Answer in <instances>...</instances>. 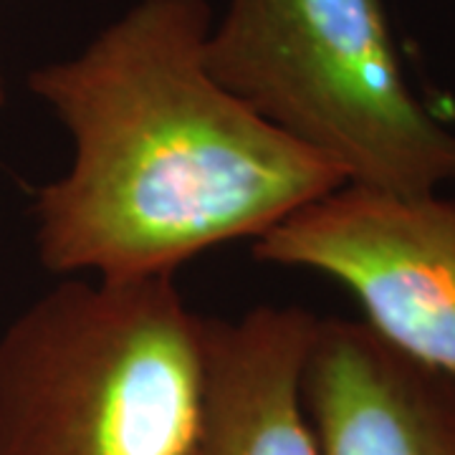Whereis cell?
<instances>
[{
  "instance_id": "obj_4",
  "label": "cell",
  "mask_w": 455,
  "mask_h": 455,
  "mask_svg": "<svg viewBox=\"0 0 455 455\" xmlns=\"http://www.w3.org/2000/svg\"><path fill=\"white\" fill-rule=\"evenodd\" d=\"M253 256L339 281L387 344L455 374L453 197L347 182L256 238Z\"/></svg>"
},
{
  "instance_id": "obj_3",
  "label": "cell",
  "mask_w": 455,
  "mask_h": 455,
  "mask_svg": "<svg viewBox=\"0 0 455 455\" xmlns=\"http://www.w3.org/2000/svg\"><path fill=\"white\" fill-rule=\"evenodd\" d=\"M205 66L349 185L420 196L455 180V134L412 94L382 0H228Z\"/></svg>"
},
{
  "instance_id": "obj_5",
  "label": "cell",
  "mask_w": 455,
  "mask_h": 455,
  "mask_svg": "<svg viewBox=\"0 0 455 455\" xmlns=\"http://www.w3.org/2000/svg\"><path fill=\"white\" fill-rule=\"evenodd\" d=\"M301 400L319 455H455V374L352 319H316Z\"/></svg>"
},
{
  "instance_id": "obj_2",
  "label": "cell",
  "mask_w": 455,
  "mask_h": 455,
  "mask_svg": "<svg viewBox=\"0 0 455 455\" xmlns=\"http://www.w3.org/2000/svg\"><path fill=\"white\" fill-rule=\"evenodd\" d=\"M203 390L172 274L64 281L0 334V455H193Z\"/></svg>"
},
{
  "instance_id": "obj_7",
  "label": "cell",
  "mask_w": 455,
  "mask_h": 455,
  "mask_svg": "<svg viewBox=\"0 0 455 455\" xmlns=\"http://www.w3.org/2000/svg\"><path fill=\"white\" fill-rule=\"evenodd\" d=\"M3 97H5V94H3V82H0V104H3Z\"/></svg>"
},
{
  "instance_id": "obj_1",
  "label": "cell",
  "mask_w": 455,
  "mask_h": 455,
  "mask_svg": "<svg viewBox=\"0 0 455 455\" xmlns=\"http://www.w3.org/2000/svg\"><path fill=\"white\" fill-rule=\"evenodd\" d=\"M205 0H140L28 86L74 140L66 175L36 197L53 274H175L215 245L260 238L347 185L205 66Z\"/></svg>"
},
{
  "instance_id": "obj_6",
  "label": "cell",
  "mask_w": 455,
  "mask_h": 455,
  "mask_svg": "<svg viewBox=\"0 0 455 455\" xmlns=\"http://www.w3.org/2000/svg\"><path fill=\"white\" fill-rule=\"evenodd\" d=\"M316 316L256 307L205 319V390L193 455H319L301 400Z\"/></svg>"
}]
</instances>
